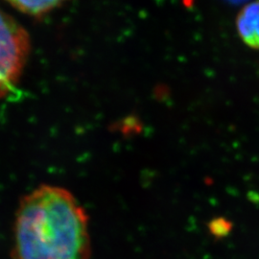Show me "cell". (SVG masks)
Listing matches in <instances>:
<instances>
[{
    "label": "cell",
    "instance_id": "4",
    "mask_svg": "<svg viewBox=\"0 0 259 259\" xmlns=\"http://www.w3.org/2000/svg\"><path fill=\"white\" fill-rule=\"evenodd\" d=\"M10 5L14 9L29 17L40 19L46 17L54 10L60 8L64 2L58 0H30V1H9Z\"/></svg>",
    "mask_w": 259,
    "mask_h": 259
},
{
    "label": "cell",
    "instance_id": "3",
    "mask_svg": "<svg viewBox=\"0 0 259 259\" xmlns=\"http://www.w3.org/2000/svg\"><path fill=\"white\" fill-rule=\"evenodd\" d=\"M236 26L244 44L259 50V1L250 3L241 10Z\"/></svg>",
    "mask_w": 259,
    "mask_h": 259
},
{
    "label": "cell",
    "instance_id": "5",
    "mask_svg": "<svg viewBox=\"0 0 259 259\" xmlns=\"http://www.w3.org/2000/svg\"><path fill=\"white\" fill-rule=\"evenodd\" d=\"M208 229L214 237L224 238L232 232V224L224 217H217L209 222Z\"/></svg>",
    "mask_w": 259,
    "mask_h": 259
},
{
    "label": "cell",
    "instance_id": "2",
    "mask_svg": "<svg viewBox=\"0 0 259 259\" xmlns=\"http://www.w3.org/2000/svg\"><path fill=\"white\" fill-rule=\"evenodd\" d=\"M30 50L27 31L0 8V99L16 89L27 64Z\"/></svg>",
    "mask_w": 259,
    "mask_h": 259
},
{
    "label": "cell",
    "instance_id": "1",
    "mask_svg": "<svg viewBox=\"0 0 259 259\" xmlns=\"http://www.w3.org/2000/svg\"><path fill=\"white\" fill-rule=\"evenodd\" d=\"M89 216L71 192L40 185L16 213L14 259H90Z\"/></svg>",
    "mask_w": 259,
    "mask_h": 259
}]
</instances>
